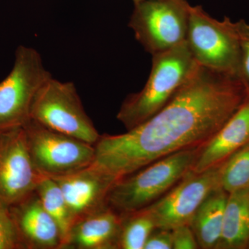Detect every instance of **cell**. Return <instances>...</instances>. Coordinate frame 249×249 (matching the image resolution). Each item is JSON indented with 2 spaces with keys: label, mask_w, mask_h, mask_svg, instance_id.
I'll return each mask as SVG.
<instances>
[{
  "label": "cell",
  "mask_w": 249,
  "mask_h": 249,
  "mask_svg": "<svg viewBox=\"0 0 249 249\" xmlns=\"http://www.w3.org/2000/svg\"><path fill=\"white\" fill-rule=\"evenodd\" d=\"M247 96L238 78L199 66L148 120L125 133L101 134L90 166L118 180L175 152L203 147Z\"/></svg>",
  "instance_id": "cell-1"
},
{
  "label": "cell",
  "mask_w": 249,
  "mask_h": 249,
  "mask_svg": "<svg viewBox=\"0 0 249 249\" xmlns=\"http://www.w3.org/2000/svg\"><path fill=\"white\" fill-rule=\"evenodd\" d=\"M199 66L186 41L152 55L146 84L142 91L124 100L116 116L118 120L127 130L148 120L168 104Z\"/></svg>",
  "instance_id": "cell-2"
},
{
  "label": "cell",
  "mask_w": 249,
  "mask_h": 249,
  "mask_svg": "<svg viewBox=\"0 0 249 249\" xmlns=\"http://www.w3.org/2000/svg\"><path fill=\"white\" fill-rule=\"evenodd\" d=\"M200 148L175 152L119 178L109 190L107 206L124 215L153 204L191 171Z\"/></svg>",
  "instance_id": "cell-3"
},
{
  "label": "cell",
  "mask_w": 249,
  "mask_h": 249,
  "mask_svg": "<svg viewBox=\"0 0 249 249\" xmlns=\"http://www.w3.org/2000/svg\"><path fill=\"white\" fill-rule=\"evenodd\" d=\"M186 42L199 66L237 78L240 47L230 18L217 20L201 6H191Z\"/></svg>",
  "instance_id": "cell-4"
},
{
  "label": "cell",
  "mask_w": 249,
  "mask_h": 249,
  "mask_svg": "<svg viewBox=\"0 0 249 249\" xmlns=\"http://www.w3.org/2000/svg\"><path fill=\"white\" fill-rule=\"evenodd\" d=\"M30 120L92 145L101 136L85 111L75 85L53 77L36 93Z\"/></svg>",
  "instance_id": "cell-5"
},
{
  "label": "cell",
  "mask_w": 249,
  "mask_h": 249,
  "mask_svg": "<svg viewBox=\"0 0 249 249\" xmlns=\"http://www.w3.org/2000/svg\"><path fill=\"white\" fill-rule=\"evenodd\" d=\"M52 77L37 50L18 47L12 70L0 82V130L24 127L30 121L36 93Z\"/></svg>",
  "instance_id": "cell-6"
},
{
  "label": "cell",
  "mask_w": 249,
  "mask_h": 249,
  "mask_svg": "<svg viewBox=\"0 0 249 249\" xmlns=\"http://www.w3.org/2000/svg\"><path fill=\"white\" fill-rule=\"evenodd\" d=\"M190 7L187 0H144L134 4L128 26L145 50L155 55L186 41Z\"/></svg>",
  "instance_id": "cell-7"
},
{
  "label": "cell",
  "mask_w": 249,
  "mask_h": 249,
  "mask_svg": "<svg viewBox=\"0 0 249 249\" xmlns=\"http://www.w3.org/2000/svg\"><path fill=\"white\" fill-rule=\"evenodd\" d=\"M24 128L31 159L42 175H66L92 163L95 152L92 144L52 130L32 120Z\"/></svg>",
  "instance_id": "cell-8"
},
{
  "label": "cell",
  "mask_w": 249,
  "mask_h": 249,
  "mask_svg": "<svg viewBox=\"0 0 249 249\" xmlns=\"http://www.w3.org/2000/svg\"><path fill=\"white\" fill-rule=\"evenodd\" d=\"M42 175L31 159L24 127L0 130V206L11 208L31 196Z\"/></svg>",
  "instance_id": "cell-9"
},
{
  "label": "cell",
  "mask_w": 249,
  "mask_h": 249,
  "mask_svg": "<svg viewBox=\"0 0 249 249\" xmlns=\"http://www.w3.org/2000/svg\"><path fill=\"white\" fill-rule=\"evenodd\" d=\"M220 167L199 173L190 172L166 194L145 208L156 228L173 230L179 226L189 225L203 201L221 187Z\"/></svg>",
  "instance_id": "cell-10"
},
{
  "label": "cell",
  "mask_w": 249,
  "mask_h": 249,
  "mask_svg": "<svg viewBox=\"0 0 249 249\" xmlns=\"http://www.w3.org/2000/svg\"><path fill=\"white\" fill-rule=\"evenodd\" d=\"M51 178L62 190L74 223L107 206L108 193L117 181L90 165L73 173Z\"/></svg>",
  "instance_id": "cell-11"
},
{
  "label": "cell",
  "mask_w": 249,
  "mask_h": 249,
  "mask_svg": "<svg viewBox=\"0 0 249 249\" xmlns=\"http://www.w3.org/2000/svg\"><path fill=\"white\" fill-rule=\"evenodd\" d=\"M249 143V96L215 135L201 147L193 173L220 166L232 155Z\"/></svg>",
  "instance_id": "cell-12"
},
{
  "label": "cell",
  "mask_w": 249,
  "mask_h": 249,
  "mask_svg": "<svg viewBox=\"0 0 249 249\" xmlns=\"http://www.w3.org/2000/svg\"><path fill=\"white\" fill-rule=\"evenodd\" d=\"M10 209L24 249H61L58 224L43 207L36 192Z\"/></svg>",
  "instance_id": "cell-13"
},
{
  "label": "cell",
  "mask_w": 249,
  "mask_h": 249,
  "mask_svg": "<svg viewBox=\"0 0 249 249\" xmlns=\"http://www.w3.org/2000/svg\"><path fill=\"white\" fill-rule=\"evenodd\" d=\"M122 216L106 206L78 219L62 249H119Z\"/></svg>",
  "instance_id": "cell-14"
},
{
  "label": "cell",
  "mask_w": 249,
  "mask_h": 249,
  "mask_svg": "<svg viewBox=\"0 0 249 249\" xmlns=\"http://www.w3.org/2000/svg\"><path fill=\"white\" fill-rule=\"evenodd\" d=\"M229 194L221 187L213 191L203 201L192 218L190 227L199 249H217Z\"/></svg>",
  "instance_id": "cell-15"
},
{
  "label": "cell",
  "mask_w": 249,
  "mask_h": 249,
  "mask_svg": "<svg viewBox=\"0 0 249 249\" xmlns=\"http://www.w3.org/2000/svg\"><path fill=\"white\" fill-rule=\"evenodd\" d=\"M249 188L228 196L217 249H249Z\"/></svg>",
  "instance_id": "cell-16"
},
{
  "label": "cell",
  "mask_w": 249,
  "mask_h": 249,
  "mask_svg": "<svg viewBox=\"0 0 249 249\" xmlns=\"http://www.w3.org/2000/svg\"><path fill=\"white\" fill-rule=\"evenodd\" d=\"M35 192L43 207L58 224L61 233L62 249L74 224L62 190L53 178L42 175Z\"/></svg>",
  "instance_id": "cell-17"
},
{
  "label": "cell",
  "mask_w": 249,
  "mask_h": 249,
  "mask_svg": "<svg viewBox=\"0 0 249 249\" xmlns=\"http://www.w3.org/2000/svg\"><path fill=\"white\" fill-rule=\"evenodd\" d=\"M122 216L119 249H143L149 236L156 229L151 215L142 209Z\"/></svg>",
  "instance_id": "cell-18"
},
{
  "label": "cell",
  "mask_w": 249,
  "mask_h": 249,
  "mask_svg": "<svg viewBox=\"0 0 249 249\" xmlns=\"http://www.w3.org/2000/svg\"><path fill=\"white\" fill-rule=\"evenodd\" d=\"M220 186L228 194L249 188V143L221 165Z\"/></svg>",
  "instance_id": "cell-19"
},
{
  "label": "cell",
  "mask_w": 249,
  "mask_h": 249,
  "mask_svg": "<svg viewBox=\"0 0 249 249\" xmlns=\"http://www.w3.org/2000/svg\"><path fill=\"white\" fill-rule=\"evenodd\" d=\"M24 249L10 208L0 206V249Z\"/></svg>",
  "instance_id": "cell-20"
},
{
  "label": "cell",
  "mask_w": 249,
  "mask_h": 249,
  "mask_svg": "<svg viewBox=\"0 0 249 249\" xmlns=\"http://www.w3.org/2000/svg\"><path fill=\"white\" fill-rule=\"evenodd\" d=\"M240 47L237 78L249 96V23L243 19L235 22Z\"/></svg>",
  "instance_id": "cell-21"
},
{
  "label": "cell",
  "mask_w": 249,
  "mask_h": 249,
  "mask_svg": "<svg viewBox=\"0 0 249 249\" xmlns=\"http://www.w3.org/2000/svg\"><path fill=\"white\" fill-rule=\"evenodd\" d=\"M173 249H199L194 232L190 225L179 226L172 230Z\"/></svg>",
  "instance_id": "cell-22"
},
{
  "label": "cell",
  "mask_w": 249,
  "mask_h": 249,
  "mask_svg": "<svg viewBox=\"0 0 249 249\" xmlns=\"http://www.w3.org/2000/svg\"><path fill=\"white\" fill-rule=\"evenodd\" d=\"M143 249H173L172 230L156 228L149 236Z\"/></svg>",
  "instance_id": "cell-23"
},
{
  "label": "cell",
  "mask_w": 249,
  "mask_h": 249,
  "mask_svg": "<svg viewBox=\"0 0 249 249\" xmlns=\"http://www.w3.org/2000/svg\"><path fill=\"white\" fill-rule=\"evenodd\" d=\"M144 1V0H133L134 4L135 3L140 2V1Z\"/></svg>",
  "instance_id": "cell-24"
},
{
  "label": "cell",
  "mask_w": 249,
  "mask_h": 249,
  "mask_svg": "<svg viewBox=\"0 0 249 249\" xmlns=\"http://www.w3.org/2000/svg\"><path fill=\"white\" fill-rule=\"evenodd\" d=\"M248 206H249V198H248Z\"/></svg>",
  "instance_id": "cell-25"
}]
</instances>
